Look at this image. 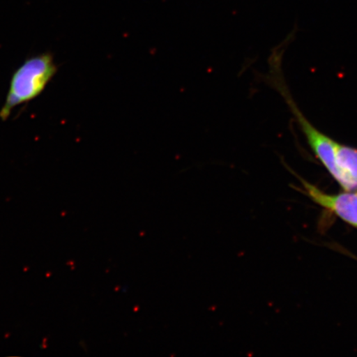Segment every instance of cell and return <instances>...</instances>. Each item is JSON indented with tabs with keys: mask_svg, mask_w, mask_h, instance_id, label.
<instances>
[{
	"mask_svg": "<svg viewBox=\"0 0 357 357\" xmlns=\"http://www.w3.org/2000/svg\"><path fill=\"white\" fill-rule=\"evenodd\" d=\"M54 56L51 52L31 56L13 73L6 102L0 109L3 122L10 119L17 106L32 101L42 95L57 73Z\"/></svg>",
	"mask_w": 357,
	"mask_h": 357,
	"instance_id": "obj_1",
	"label": "cell"
},
{
	"mask_svg": "<svg viewBox=\"0 0 357 357\" xmlns=\"http://www.w3.org/2000/svg\"><path fill=\"white\" fill-rule=\"evenodd\" d=\"M275 60V65L274 66L275 71L274 73L275 77L274 79L276 88L279 89L285 102H287L290 110H291L292 114L294 115V117H296L297 122L300 124V127L303 134H305L307 144H310L317 158L322 162L335 180L338 182L340 176H339L336 163H335V151H336L337 142L333 140L332 138H330L327 135H325L324 132H320L319 129H317L314 126H312V124L309 120L302 114V112L298 108L296 102H294L292 99L291 96H290L287 86H285L283 79L281 77L279 58H276Z\"/></svg>",
	"mask_w": 357,
	"mask_h": 357,
	"instance_id": "obj_2",
	"label": "cell"
},
{
	"mask_svg": "<svg viewBox=\"0 0 357 357\" xmlns=\"http://www.w3.org/2000/svg\"><path fill=\"white\" fill-rule=\"evenodd\" d=\"M306 194L317 204L337 214L351 225L357 227V194L329 195L301 178Z\"/></svg>",
	"mask_w": 357,
	"mask_h": 357,
	"instance_id": "obj_3",
	"label": "cell"
},
{
	"mask_svg": "<svg viewBox=\"0 0 357 357\" xmlns=\"http://www.w3.org/2000/svg\"><path fill=\"white\" fill-rule=\"evenodd\" d=\"M335 163L339 173V184L347 191L357 189V149L337 142Z\"/></svg>",
	"mask_w": 357,
	"mask_h": 357,
	"instance_id": "obj_4",
	"label": "cell"
}]
</instances>
